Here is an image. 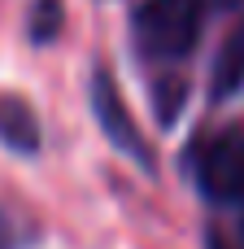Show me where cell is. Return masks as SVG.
Wrapping results in <instances>:
<instances>
[{
    "label": "cell",
    "mask_w": 244,
    "mask_h": 249,
    "mask_svg": "<svg viewBox=\"0 0 244 249\" xmlns=\"http://www.w3.org/2000/svg\"><path fill=\"white\" fill-rule=\"evenodd\" d=\"M205 0H144L135 9V39L148 57H183L201 35Z\"/></svg>",
    "instance_id": "1"
},
{
    "label": "cell",
    "mask_w": 244,
    "mask_h": 249,
    "mask_svg": "<svg viewBox=\"0 0 244 249\" xmlns=\"http://www.w3.org/2000/svg\"><path fill=\"white\" fill-rule=\"evenodd\" d=\"M196 179L205 197L214 201H244V131H218L201 158H196Z\"/></svg>",
    "instance_id": "2"
},
{
    "label": "cell",
    "mask_w": 244,
    "mask_h": 249,
    "mask_svg": "<svg viewBox=\"0 0 244 249\" xmlns=\"http://www.w3.org/2000/svg\"><path fill=\"white\" fill-rule=\"evenodd\" d=\"M92 105H96V118H100L105 140L118 144V153H127V158H135V162L148 166L144 136H140V127L131 123V114H127V105H122V96H118V88H114L109 74H96V83H92Z\"/></svg>",
    "instance_id": "3"
},
{
    "label": "cell",
    "mask_w": 244,
    "mask_h": 249,
    "mask_svg": "<svg viewBox=\"0 0 244 249\" xmlns=\"http://www.w3.org/2000/svg\"><path fill=\"white\" fill-rule=\"evenodd\" d=\"M0 140L17 153L39 149V123H35V114L22 96H0Z\"/></svg>",
    "instance_id": "4"
},
{
    "label": "cell",
    "mask_w": 244,
    "mask_h": 249,
    "mask_svg": "<svg viewBox=\"0 0 244 249\" xmlns=\"http://www.w3.org/2000/svg\"><path fill=\"white\" fill-rule=\"evenodd\" d=\"M240 88H244V22L227 35V44L218 48V61H214V92L231 96Z\"/></svg>",
    "instance_id": "5"
},
{
    "label": "cell",
    "mask_w": 244,
    "mask_h": 249,
    "mask_svg": "<svg viewBox=\"0 0 244 249\" xmlns=\"http://www.w3.org/2000/svg\"><path fill=\"white\" fill-rule=\"evenodd\" d=\"M35 39H48L52 31H57V0H39V9H35Z\"/></svg>",
    "instance_id": "6"
},
{
    "label": "cell",
    "mask_w": 244,
    "mask_h": 249,
    "mask_svg": "<svg viewBox=\"0 0 244 249\" xmlns=\"http://www.w3.org/2000/svg\"><path fill=\"white\" fill-rule=\"evenodd\" d=\"M210 249H236V245H231V241H227L223 232H214V236H210Z\"/></svg>",
    "instance_id": "7"
},
{
    "label": "cell",
    "mask_w": 244,
    "mask_h": 249,
    "mask_svg": "<svg viewBox=\"0 0 244 249\" xmlns=\"http://www.w3.org/2000/svg\"><path fill=\"white\" fill-rule=\"evenodd\" d=\"M214 9H244V0H210Z\"/></svg>",
    "instance_id": "8"
},
{
    "label": "cell",
    "mask_w": 244,
    "mask_h": 249,
    "mask_svg": "<svg viewBox=\"0 0 244 249\" xmlns=\"http://www.w3.org/2000/svg\"><path fill=\"white\" fill-rule=\"evenodd\" d=\"M240 206H244V201H240Z\"/></svg>",
    "instance_id": "9"
}]
</instances>
